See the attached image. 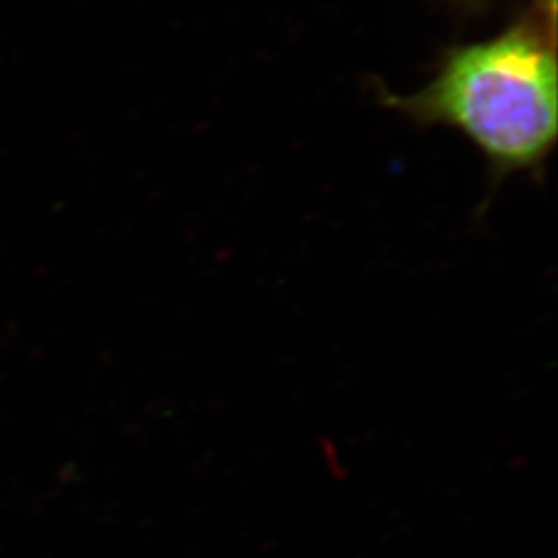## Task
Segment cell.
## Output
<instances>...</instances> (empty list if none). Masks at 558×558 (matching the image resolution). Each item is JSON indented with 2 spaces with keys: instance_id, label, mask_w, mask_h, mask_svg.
Returning <instances> with one entry per match:
<instances>
[{
  "instance_id": "cell-1",
  "label": "cell",
  "mask_w": 558,
  "mask_h": 558,
  "mask_svg": "<svg viewBox=\"0 0 558 558\" xmlns=\"http://www.w3.org/2000/svg\"><path fill=\"white\" fill-rule=\"evenodd\" d=\"M383 96L418 124L463 133L497 172L538 166L557 140L555 0H534L495 38L447 52L416 94Z\"/></svg>"
}]
</instances>
